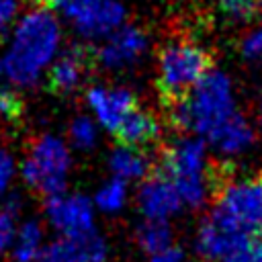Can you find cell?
<instances>
[{"label":"cell","mask_w":262,"mask_h":262,"mask_svg":"<svg viewBox=\"0 0 262 262\" xmlns=\"http://www.w3.org/2000/svg\"><path fill=\"white\" fill-rule=\"evenodd\" d=\"M63 51V25L47 6H33L10 27L2 55L4 78L14 88H33Z\"/></svg>","instance_id":"6da1fadb"},{"label":"cell","mask_w":262,"mask_h":262,"mask_svg":"<svg viewBox=\"0 0 262 262\" xmlns=\"http://www.w3.org/2000/svg\"><path fill=\"white\" fill-rule=\"evenodd\" d=\"M237 113L239 104L231 76L223 70H211L194 88L174 100L170 117L184 135L207 141Z\"/></svg>","instance_id":"7a4b0ae2"},{"label":"cell","mask_w":262,"mask_h":262,"mask_svg":"<svg viewBox=\"0 0 262 262\" xmlns=\"http://www.w3.org/2000/svg\"><path fill=\"white\" fill-rule=\"evenodd\" d=\"M162 176L180 194L184 209L203 207L213 192V166L207 143L192 135L174 137L162 154Z\"/></svg>","instance_id":"3957f363"},{"label":"cell","mask_w":262,"mask_h":262,"mask_svg":"<svg viewBox=\"0 0 262 262\" xmlns=\"http://www.w3.org/2000/svg\"><path fill=\"white\" fill-rule=\"evenodd\" d=\"M74 168V151L66 137L55 133L39 135L27 149L18 164V176L37 194L53 196L68 190V182Z\"/></svg>","instance_id":"277c9868"},{"label":"cell","mask_w":262,"mask_h":262,"mask_svg":"<svg viewBox=\"0 0 262 262\" xmlns=\"http://www.w3.org/2000/svg\"><path fill=\"white\" fill-rule=\"evenodd\" d=\"M209 72H211L209 53L196 41L174 39L168 41L158 53V63H156L158 88L174 100L184 96L190 88H194Z\"/></svg>","instance_id":"5b68a950"},{"label":"cell","mask_w":262,"mask_h":262,"mask_svg":"<svg viewBox=\"0 0 262 262\" xmlns=\"http://www.w3.org/2000/svg\"><path fill=\"white\" fill-rule=\"evenodd\" d=\"M211 215L244 235L262 233V180L254 176H233L215 194Z\"/></svg>","instance_id":"8992f818"},{"label":"cell","mask_w":262,"mask_h":262,"mask_svg":"<svg viewBox=\"0 0 262 262\" xmlns=\"http://www.w3.org/2000/svg\"><path fill=\"white\" fill-rule=\"evenodd\" d=\"M47 8L80 39L100 41L127 20L123 0H45Z\"/></svg>","instance_id":"52a82bcc"},{"label":"cell","mask_w":262,"mask_h":262,"mask_svg":"<svg viewBox=\"0 0 262 262\" xmlns=\"http://www.w3.org/2000/svg\"><path fill=\"white\" fill-rule=\"evenodd\" d=\"M96 207L84 192H57L45 199L43 215L57 235H86L96 231Z\"/></svg>","instance_id":"ba28073f"},{"label":"cell","mask_w":262,"mask_h":262,"mask_svg":"<svg viewBox=\"0 0 262 262\" xmlns=\"http://www.w3.org/2000/svg\"><path fill=\"white\" fill-rule=\"evenodd\" d=\"M149 49V39L143 29L135 25H121L98 41L96 61L106 72H123L143 59Z\"/></svg>","instance_id":"9c48e42d"},{"label":"cell","mask_w":262,"mask_h":262,"mask_svg":"<svg viewBox=\"0 0 262 262\" xmlns=\"http://www.w3.org/2000/svg\"><path fill=\"white\" fill-rule=\"evenodd\" d=\"M84 100L88 115L98 123L102 131H111L113 135L137 108L135 94L121 84H92L86 90Z\"/></svg>","instance_id":"30bf717a"},{"label":"cell","mask_w":262,"mask_h":262,"mask_svg":"<svg viewBox=\"0 0 262 262\" xmlns=\"http://www.w3.org/2000/svg\"><path fill=\"white\" fill-rule=\"evenodd\" d=\"M108 260V244L98 233L86 235H57L47 242L37 262H106Z\"/></svg>","instance_id":"8fae6325"},{"label":"cell","mask_w":262,"mask_h":262,"mask_svg":"<svg viewBox=\"0 0 262 262\" xmlns=\"http://www.w3.org/2000/svg\"><path fill=\"white\" fill-rule=\"evenodd\" d=\"M135 203L143 219H156V221H170L184 209L180 194L176 192L172 182L162 174L147 176L139 184Z\"/></svg>","instance_id":"7c38bea8"},{"label":"cell","mask_w":262,"mask_h":262,"mask_svg":"<svg viewBox=\"0 0 262 262\" xmlns=\"http://www.w3.org/2000/svg\"><path fill=\"white\" fill-rule=\"evenodd\" d=\"M258 141V129L256 125L239 111L235 117H231L227 123H223L205 143L209 151L219 156L221 160L235 162L248 156Z\"/></svg>","instance_id":"4fadbf2b"},{"label":"cell","mask_w":262,"mask_h":262,"mask_svg":"<svg viewBox=\"0 0 262 262\" xmlns=\"http://www.w3.org/2000/svg\"><path fill=\"white\" fill-rule=\"evenodd\" d=\"M244 237L248 235L227 227L225 223H221L217 217L209 213L194 231L192 248L203 262H221Z\"/></svg>","instance_id":"5bb4252c"},{"label":"cell","mask_w":262,"mask_h":262,"mask_svg":"<svg viewBox=\"0 0 262 262\" xmlns=\"http://www.w3.org/2000/svg\"><path fill=\"white\" fill-rule=\"evenodd\" d=\"M106 166H108V172L113 178H119L127 184L143 182L151 170V162H149V156L145 154V149L125 145V143H119L111 149V154L106 158Z\"/></svg>","instance_id":"9a60e30c"},{"label":"cell","mask_w":262,"mask_h":262,"mask_svg":"<svg viewBox=\"0 0 262 262\" xmlns=\"http://www.w3.org/2000/svg\"><path fill=\"white\" fill-rule=\"evenodd\" d=\"M86 72H88V59L84 57V53L78 49H63L49 68L47 78L53 90L61 94H70L84 84Z\"/></svg>","instance_id":"2e32d148"},{"label":"cell","mask_w":262,"mask_h":262,"mask_svg":"<svg viewBox=\"0 0 262 262\" xmlns=\"http://www.w3.org/2000/svg\"><path fill=\"white\" fill-rule=\"evenodd\" d=\"M115 135L125 145H133V147L145 149V147H149L151 143H156L162 137V123L154 113L137 106L125 119V123L119 127V131Z\"/></svg>","instance_id":"e0dca14e"},{"label":"cell","mask_w":262,"mask_h":262,"mask_svg":"<svg viewBox=\"0 0 262 262\" xmlns=\"http://www.w3.org/2000/svg\"><path fill=\"white\" fill-rule=\"evenodd\" d=\"M45 229L37 219H25L16 225L10 256L14 262H37L45 248Z\"/></svg>","instance_id":"ac0fdd59"},{"label":"cell","mask_w":262,"mask_h":262,"mask_svg":"<svg viewBox=\"0 0 262 262\" xmlns=\"http://www.w3.org/2000/svg\"><path fill=\"white\" fill-rule=\"evenodd\" d=\"M135 242L147 256L174 246V231L170 227V221L141 219L135 227Z\"/></svg>","instance_id":"d6986e66"},{"label":"cell","mask_w":262,"mask_h":262,"mask_svg":"<svg viewBox=\"0 0 262 262\" xmlns=\"http://www.w3.org/2000/svg\"><path fill=\"white\" fill-rule=\"evenodd\" d=\"M129 186L131 184H127V182H123L119 178H113V176H108L106 180H102L96 186L94 194H92V203H94L96 211L98 213H104V215H117V213H121L127 207L129 199H131Z\"/></svg>","instance_id":"ffe728a7"},{"label":"cell","mask_w":262,"mask_h":262,"mask_svg":"<svg viewBox=\"0 0 262 262\" xmlns=\"http://www.w3.org/2000/svg\"><path fill=\"white\" fill-rule=\"evenodd\" d=\"M100 127L98 123L86 113V115H78L68 123L66 129V141L72 147V151H82L88 154L92 151L98 141H100Z\"/></svg>","instance_id":"44dd1931"},{"label":"cell","mask_w":262,"mask_h":262,"mask_svg":"<svg viewBox=\"0 0 262 262\" xmlns=\"http://www.w3.org/2000/svg\"><path fill=\"white\" fill-rule=\"evenodd\" d=\"M221 14L231 23H250L262 14V0H217Z\"/></svg>","instance_id":"7402d4cb"},{"label":"cell","mask_w":262,"mask_h":262,"mask_svg":"<svg viewBox=\"0 0 262 262\" xmlns=\"http://www.w3.org/2000/svg\"><path fill=\"white\" fill-rule=\"evenodd\" d=\"M221 262H262V235L244 237Z\"/></svg>","instance_id":"603a6c76"},{"label":"cell","mask_w":262,"mask_h":262,"mask_svg":"<svg viewBox=\"0 0 262 262\" xmlns=\"http://www.w3.org/2000/svg\"><path fill=\"white\" fill-rule=\"evenodd\" d=\"M239 55L246 61H262V27L248 29L239 39Z\"/></svg>","instance_id":"cb8c5ba5"},{"label":"cell","mask_w":262,"mask_h":262,"mask_svg":"<svg viewBox=\"0 0 262 262\" xmlns=\"http://www.w3.org/2000/svg\"><path fill=\"white\" fill-rule=\"evenodd\" d=\"M18 176V162L6 147H0V196H6Z\"/></svg>","instance_id":"d4e9b609"},{"label":"cell","mask_w":262,"mask_h":262,"mask_svg":"<svg viewBox=\"0 0 262 262\" xmlns=\"http://www.w3.org/2000/svg\"><path fill=\"white\" fill-rule=\"evenodd\" d=\"M16 213H12L10 209H6L4 205L0 207V256L10 252L12 248V239L16 233Z\"/></svg>","instance_id":"484cf974"},{"label":"cell","mask_w":262,"mask_h":262,"mask_svg":"<svg viewBox=\"0 0 262 262\" xmlns=\"http://www.w3.org/2000/svg\"><path fill=\"white\" fill-rule=\"evenodd\" d=\"M23 111L20 98L16 96L14 90L10 88H2L0 90V117L2 119H16Z\"/></svg>","instance_id":"4316f807"},{"label":"cell","mask_w":262,"mask_h":262,"mask_svg":"<svg viewBox=\"0 0 262 262\" xmlns=\"http://www.w3.org/2000/svg\"><path fill=\"white\" fill-rule=\"evenodd\" d=\"M20 10L18 0H0V33L10 31V27L16 23Z\"/></svg>","instance_id":"83f0119b"},{"label":"cell","mask_w":262,"mask_h":262,"mask_svg":"<svg viewBox=\"0 0 262 262\" xmlns=\"http://www.w3.org/2000/svg\"><path fill=\"white\" fill-rule=\"evenodd\" d=\"M149 262H184V252L178 246H170V248L149 256Z\"/></svg>","instance_id":"f1b7e54d"},{"label":"cell","mask_w":262,"mask_h":262,"mask_svg":"<svg viewBox=\"0 0 262 262\" xmlns=\"http://www.w3.org/2000/svg\"><path fill=\"white\" fill-rule=\"evenodd\" d=\"M256 129H258V139L262 141V96L258 100V113H256Z\"/></svg>","instance_id":"f546056e"},{"label":"cell","mask_w":262,"mask_h":262,"mask_svg":"<svg viewBox=\"0 0 262 262\" xmlns=\"http://www.w3.org/2000/svg\"><path fill=\"white\" fill-rule=\"evenodd\" d=\"M4 78V63H2V57H0V80Z\"/></svg>","instance_id":"4dcf8cb0"}]
</instances>
